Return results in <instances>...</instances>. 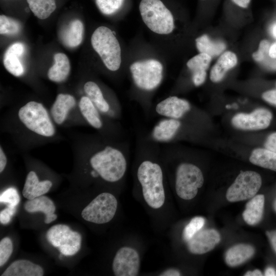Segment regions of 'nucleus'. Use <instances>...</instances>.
I'll list each match as a JSON object with an SVG mask.
<instances>
[{
    "instance_id": "c03bdc74",
    "label": "nucleus",
    "mask_w": 276,
    "mask_h": 276,
    "mask_svg": "<svg viewBox=\"0 0 276 276\" xmlns=\"http://www.w3.org/2000/svg\"><path fill=\"white\" fill-rule=\"evenodd\" d=\"M265 275L266 276H274L276 275L275 270L272 267H268L265 271Z\"/></svg>"
},
{
    "instance_id": "f257e3e1",
    "label": "nucleus",
    "mask_w": 276,
    "mask_h": 276,
    "mask_svg": "<svg viewBox=\"0 0 276 276\" xmlns=\"http://www.w3.org/2000/svg\"><path fill=\"white\" fill-rule=\"evenodd\" d=\"M81 150L86 155L93 178L100 177L106 182L113 183L124 177L129 151L125 143L99 134L88 137Z\"/></svg>"
},
{
    "instance_id": "bb28decb",
    "label": "nucleus",
    "mask_w": 276,
    "mask_h": 276,
    "mask_svg": "<svg viewBox=\"0 0 276 276\" xmlns=\"http://www.w3.org/2000/svg\"><path fill=\"white\" fill-rule=\"evenodd\" d=\"M249 161L254 165L276 171V153L266 148L254 149Z\"/></svg>"
},
{
    "instance_id": "c85d7f7f",
    "label": "nucleus",
    "mask_w": 276,
    "mask_h": 276,
    "mask_svg": "<svg viewBox=\"0 0 276 276\" xmlns=\"http://www.w3.org/2000/svg\"><path fill=\"white\" fill-rule=\"evenodd\" d=\"M270 46L268 40H261L258 50L252 54V56L256 62L268 69L274 70H276V59L272 58L269 55Z\"/></svg>"
},
{
    "instance_id": "4be33fe9",
    "label": "nucleus",
    "mask_w": 276,
    "mask_h": 276,
    "mask_svg": "<svg viewBox=\"0 0 276 276\" xmlns=\"http://www.w3.org/2000/svg\"><path fill=\"white\" fill-rule=\"evenodd\" d=\"M54 64L49 69L47 76L51 81L61 83L66 80L71 71V65L67 56L62 53L54 55Z\"/></svg>"
},
{
    "instance_id": "9d476101",
    "label": "nucleus",
    "mask_w": 276,
    "mask_h": 276,
    "mask_svg": "<svg viewBox=\"0 0 276 276\" xmlns=\"http://www.w3.org/2000/svg\"><path fill=\"white\" fill-rule=\"evenodd\" d=\"M86 96L96 107L107 117L117 121L121 118L122 108L117 101L107 99L101 87L93 81H88L83 85Z\"/></svg>"
},
{
    "instance_id": "9b49d317",
    "label": "nucleus",
    "mask_w": 276,
    "mask_h": 276,
    "mask_svg": "<svg viewBox=\"0 0 276 276\" xmlns=\"http://www.w3.org/2000/svg\"><path fill=\"white\" fill-rule=\"evenodd\" d=\"M140 266L138 252L129 247H123L117 252L112 262V270L116 276H136Z\"/></svg>"
},
{
    "instance_id": "dca6fc26",
    "label": "nucleus",
    "mask_w": 276,
    "mask_h": 276,
    "mask_svg": "<svg viewBox=\"0 0 276 276\" xmlns=\"http://www.w3.org/2000/svg\"><path fill=\"white\" fill-rule=\"evenodd\" d=\"M24 51V44L15 42L11 44L4 54V65L8 72L15 77H20L25 73L24 67L19 58Z\"/></svg>"
},
{
    "instance_id": "0eeeda50",
    "label": "nucleus",
    "mask_w": 276,
    "mask_h": 276,
    "mask_svg": "<svg viewBox=\"0 0 276 276\" xmlns=\"http://www.w3.org/2000/svg\"><path fill=\"white\" fill-rule=\"evenodd\" d=\"M203 182V173L196 165L183 162L176 167L175 187L177 195L181 199L190 200L194 198Z\"/></svg>"
},
{
    "instance_id": "f3484780",
    "label": "nucleus",
    "mask_w": 276,
    "mask_h": 276,
    "mask_svg": "<svg viewBox=\"0 0 276 276\" xmlns=\"http://www.w3.org/2000/svg\"><path fill=\"white\" fill-rule=\"evenodd\" d=\"M212 59L210 55L199 53L187 62V66L192 73V80L195 86H199L204 82L206 71L210 65Z\"/></svg>"
},
{
    "instance_id": "7c9ffc66",
    "label": "nucleus",
    "mask_w": 276,
    "mask_h": 276,
    "mask_svg": "<svg viewBox=\"0 0 276 276\" xmlns=\"http://www.w3.org/2000/svg\"><path fill=\"white\" fill-rule=\"evenodd\" d=\"M124 0H96V4L101 12L105 15L114 14L122 7Z\"/></svg>"
},
{
    "instance_id": "49530a36",
    "label": "nucleus",
    "mask_w": 276,
    "mask_h": 276,
    "mask_svg": "<svg viewBox=\"0 0 276 276\" xmlns=\"http://www.w3.org/2000/svg\"><path fill=\"white\" fill-rule=\"evenodd\" d=\"M274 209L275 211H276V200L275 201V202L274 203Z\"/></svg>"
},
{
    "instance_id": "1a4fd4ad",
    "label": "nucleus",
    "mask_w": 276,
    "mask_h": 276,
    "mask_svg": "<svg viewBox=\"0 0 276 276\" xmlns=\"http://www.w3.org/2000/svg\"><path fill=\"white\" fill-rule=\"evenodd\" d=\"M262 185L260 175L252 171H241L228 188L226 197L230 202L249 199L254 197Z\"/></svg>"
},
{
    "instance_id": "412c9836",
    "label": "nucleus",
    "mask_w": 276,
    "mask_h": 276,
    "mask_svg": "<svg viewBox=\"0 0 276 276\" xmlns=\"http://www.w3.org/2000/svg\"><path fill=\"white\" fill-rule=\"evenodd\" d=\"M43 268L27 260L13 262L2 273V276H42Z\"/></svg>"
},
{
    "instance_id": "e433bc0d",
    "label": "nucleus",
    "mask_w": 276,
    "mask_h": 276,
    "mask_svg": "<svg viewBox=\"0 0 276 276\" xmlns=\"http://www.w3.org/2000/svg\"><path fill=\"white\" fill-rule=\"evenodd\" d=\"M262 98L266 102L276 106V89L267 90L262 94Z\"/></svg>"
},
{
    "instance_id": "2f4dec72",
    "label": "nucleus",
    "mask_w": 276,
    "mask_h": 276,
    "mask_svg": "<svg viewBox=\"0 0 276 276\" xmlns=\"http://www.w3.org/2000/svg\"><path fill=\"white\" fill-rule=\"evenodd\" d=\"M205 220L201 217H195L186 226L183 232V238L188 241L204 226Z\"/></svg>"
},
{
    "instance_id": "72a5a7b5",
    "label": "nucleus",
    "mask_w": 276,
    "mask_h": 276,
    "mask_svg": "<svg viewBox=\"0 0 276 276\" xmlns=\"http://www.w3.org/2000/svg\"><path fill=\"white\" fill-rule=\"evenodd\" d=\"M20 198L14 188H9L0 195V202L15 207L19 202Z\"/></svg>"
},
{
    "instance_id": "6ab92c4d",
    "label": "nucleus",
    "mask_w": 276,
    "mask_h": 276,
    "mask_svg": "<svg viewBox=\"0 0 276 276\" xmlns=\"http://www.w3.org/2000/svg\"><path fill=\"white\" fill-rule=\"evenodd\" d=\"M237 63L238 58L235 53L229 51L222 53L211 70L210 80L214 83L221 81L227 72Z\"/></svg>"
},
{
    "instance_id": "a19ab883",
    "label": "nucleus",
    "mask_w": 276,
    "mask_h": 276,
    "mask_svg": "<svg viewBox=\"0 0 276 276\" xmlns=\"http://www.w3.org/2000/svg\"><path fill=\"white\" fill-rule=\"evenodd\" d=\"M266 234L270 241L271 244L274 251L276 252V236L272 232H267Z\"/></svg>"
},
{
    "instance_id": "aec40b11",
    "label": "nucleus",
    "mask_w": 276,
    "mask_h": 276,
    "mask_svg": "<svg viewBox=\"0 0 276 276\" xmlns=\"http://www.w3.org/2000/svg\"><path fill=\"white\" fill-rule=\"evenodd\" d=\"M24 208L30 213L37 212L43 213L45 215L44 221L46 224L50 223L57 218V216L54 214L56 210L54 203L45 196L41 195L27 200L24 204Z\"/></svg>"
},
{
    "instance_id": "5701e85b",
    "label": "nucleus",
    "mask_w": 276,
    "mask_h": 276,
    "mask_svg": "<svg viewBox=\"0 0 276 276\" xmlns=\"http://www.w3.org/2000/svg\"><path fill=\"white\" fill-rule=\"evenodd\" d=\"M84 30V26L81 20L71 21L61 34V39L64 45L70 48L79 45L83 40Z\"/></svg>"
},
{
    "instance_id": "7ed1b4c3",
    "label": "nucleus",
    "mask_w": 276,
    "mask_h": 276,
    "mask_svg": "<svg viewBox=\"0 0 276 276\" xmlns=\"http://www.w3.org/2000/svg\"><path fill=\"white\" fill-rule=\"evenodd\" d=\"M91 44L107 69L115 72L120 68L122 62L121 47L109 28L105 26L97 28L91 35Z\"/></svg>"
},
{
    "instance_id": "f8f14e48",
    "label": "nucleus",
    "mask_w": 276,
    "mask_h": 276,
    "mask_svg": "<svg viewBox=\"0 0 276 276\" xmlns=\"http://www.w3.org/2000/svg\"><path fill=\"white\" fill-rule=\"evenodd\" d=\"M192 109V106L188 101L171 96L158 102L155 106L154 111L162 118L181 120L188 116Z\"/></svg>"
},
{
    "instance_id": "c756f323",
    "label": "nucleus",
    "mask_w": 276,
    "mask_h": 276,
    "mask_svg": "<svg viewBox=\"0 0 276 276\" xmlns=\"http://www.w3.org/2000/svg\"><path fill=\"white\" fill-rule=\"evenodd\" d=\"M21 29L18 21L5 15L0 16V33L3 35H15Z\"/></svg>"
},
{
    "instance_id": "f03ea898",
    "label": "nucleus",
    "mask_w": 276,
    "mask_h": 276,
    "mask_svg": "<svg viewBox=\"0 0 276 276\" xmlns=\"http://www.w3.org/2000/svg\"><path fill=\"white\" fill-rule=\"evenodd\" d=\"M17 118L22 128L30 134L42 139H51L57 133L50 111L41 103L30 101L17 112Z\"/></svg>"
},
{
    "instance_id": "423d86ee",
    "label": "nucleus",
    "mask_w": 276,
    "mask_h": 276,
    "mask_svg": "<svg viewBox=\"0 0 276 276\" xmlns=\"http://www.w3.org/2000/svg\"><path fill=\"white\" fill-rule=\"evenodd\" d=\"M129 69L134 86L142 91H152L162 82L163 66L157 60L136 61L130 65Z\"/></svg>"
},
{
    "instance_id": "4468645a",
    "label": "nucleus",
    "mask_w": 276,
    "mask_h": 276,
    "mask_svg": "<svg viewBox=\"0 0 276 276\" xmlns=\"http://www.w3.org/2000/svg\"><path fill=\"white\" fill-rule=\"evenodd\" d=\"M76 107L78 102L74 96L69 94H59L49 110L56 125H63Z\"/></svg>"
},
{
    "instance_id": "ddd939ff",
    "label": "nucleus",
    "mask_w": 276,
    "mask_h": 276,
    "mask_svg": "<svg viewBox=\"0 0 276 276\" xmlns=\"http://www.w3.org/2000/svg\"><path fill=\"white\" fill-rule=\"evenodd\" d=\"M272 118L270 111L259 108L249 114L238 113L232 119L233 125L237 128L244 130H260L267 128Z\"/></svg>"
},
{
    "instance_id": "c9c22d12",
    "label": "nucleus",
    "mask_w": 276,
    "mask_h": 276,
    "mask_svg": "<svg viewBox=\"0 0 276 276\" xmlns=\"http://www.w3.org/2000/svg\"><path fill=\"white\" fill-rule=\"evenodd\" d=\"M265 148L276 153V132L267 137L264 144Z\"/></svg>"
},
{
    "instance_id": "a211bd4d",
    "label": "nucleus",
    "mask_w": 276,
    "mask_h": 276,
    "mask_svg": "<svg viewBox=\"0 0 276 276\" xmlns=\"http://www.w3.org/2000/svg\"><path fill=\"white\" fill-rule=\"evenodd\" d=\"M52 186L51 181H40L36 172L30 171L26 177L22 195L28 200L33 199L48 192Z\"/></svg>"
},
{
    "instance_id": "de8ad7c7",
    "label": "nucleus",
    "mask_w": 276,
    "mask_h": 276,
    "mask_svg": "<svg viewBox=\"0 0 276 276\" xmlns=\"http://www.w3.org/2000/svg\"><path fill=\"white\" fill-rule=\"evenodd\" d=\"M273 232V234L275 235V236H276V231H273V232Z\"/></svg>"
},
{
    "instance_id": "393cba45",
    "label": "nucleus",
    "mask_w": 276,
    "mask_h": 276,
    "mask_svg": "<svg viewBox=\"0 0 276 276\" xmlns=\"http://www.w3.org/2000/svg\"><path fill=\"white\" fill-rule=\"evenodd\" d=\"M264 202V196L259 194L253 197L246 203L243 217L248 224L253 225L260 221L263 214Z\"/></svg>"
},
{
    "instance_id": "2eb2a0df",
    "label": "nucleus",
    "mask_w": 276,
    "mask_h": 276,
    "mask_svg": "<svg viewBox=\"0 0 276 276\" xmlns=\"http://www.w3.org/2000/svg\"><path fill=\"white\" fill-rule=\"evenodd\" d=\"M221 240L219 233L215 229H204L197 232L188 241L189 251L200 255L213 249Z\"/></svg>"
},
{
    "instance_id": "f704fd0d",
    "label": "nucleus",
    "mask_w": 276,
    "mask_h": 276,
    "mask_svg": "<svg viewBox=\"0 0 276 276\" xmlns=\"http://www.w3.org/2000/svg\"><path fill=\"white\" fill-rule=\"evenodd\" d=\"M15 212V207L7 205V207L3 210L0 213L1 223L4 225L8 224Z\"/></svg>"
},
{
    "instance_id": "6e6552de",
    "label": "nucleus",
    "mask_w": 276,
    "mask_h": 276,
    "mask_svg": "<svg viewBox=\"0 0 276 276\" xmlns=\"http://www.w3.org/2000/svg\"><path fill=\"white\" fill-rule=\"evenodd\" d=\"M118 202L111 194L104 192L95 197L81 213L86 221L96 224H104L109 222L117 211Z\"/></svg>"
},
{
    "instance_id": "cd10ccee",
    "label": "nucleus",
    "mask_w": 276,
    "mask_h": 276,
    "mask_svg": "<svg viewBox=\"0 0 276 276\" xmlns=\"http://www.w3.org/2000/svg\"><path fill=\"white\" fill-rule=\"evenodd\" d=\"M34 15L40 19L48 18L55 10V0H27Z\"/></svg>"
},
{
    "instance_id": "4c0bfd02",
    "label": "nucleus",
    "mask_w": 276,
    "mask_h": 276,
    "mask_svg": "<svg viewBox=\"0 0 276 276\" xmlns=\"http://www.w3.org/2000/svg\"><path fill=\"white\" fill-rule=\"evenodd\" d=\"M7 163V158L2 145L0 146V173L4 170Z\"/></svg>"
},
{
    "instance_id": "b1692460",
    "label": "nucleus",
    "mask_w": 276,
    "mask_h": 276,
    "mask_svg": "<svg viewBox=\"0 0 276 276\" xmlns=\"http://www.w3.org/2000/svg\"><path fill=\"white\" fill-rule=\"evenodd\" d=\"M254 253L255 249L252 246L245 244H237L226 251L225 262L231 267L239 266L249 260Z\"/></svg>"
},
{
    "instance_id": "39448f33",
    "label": "nucleus",
    "mask_w": 276,
    "mask_h": 276,
    "mask_svg": "<svg viewBox=\"0 0 276 276\" xmlns=\"http://www.w3.org/2000/svg\"><path fill=\"white\" fill-rule=\"evenodd\" d=\"M78 107L84 121L96 130L99 134L118 140L122 132L121 125L101 113L86 96L80 98L78 102Z\"/></svg>"
},
{
    "instance_id": "37998d69",
    "label": "nucleus",
    "mask_w": 276,
    "mask_h": 276,
    "mask_svg": "<svg viewBox=\"0 0 276 276\" xmlns=\"http://www.w3.org/2000/svg\"><path fill=\"white\" fill-rule=\"evenodd\" d=\"M244 275L245 276H261L262 275V272L258 269H256L253 271H248L246 272Z\"/></svg>"
},
{
    "instance_id": "ea45409f",
    "label": "nucleus",
    "mask_w": 276,
    "mask_h": 276,
    "mask_svg": "<svg viewBox=\"0 0 276 276\" xmlns=\"http://www.w3.org/2000/svg\"><path fill=\"white\" fill-rule=\"evenodd\" d=\"M237 6L242 8H246L248 7L251 0H232Z\"/></svg>"
},
{
    "instance_id": "79ce46f5",
    "label": "nucleus",
    "mask_w": 276,
    "mask_h": 276,
    "mask_svg": "<svg viewBox=\"0 0 276 276\" xmlns=\"http://www.w3.org/2000/svg\"><path fill=\"white\" fill-rule=\"evenodd\" d=\"M269 56L274 59H276V42L272 44L269 49Z\"/></svg>"
},
{
    "instance_id": "473e14b6",
    "label": "nucleus",
    "mask_w": 276,
    "mask_h": 276,
    "mask_svg": "<svg viewBox=\"0 0 276 276\" xmlns=\"http://www.w3.org/2000/svg\"><path fill=\"white\" fill-rule=\"evenodd\" d=\"M13 250V243L9 237H5L0 242V267L9 259Z\"/></svg>"
},
{
    "instance_id": "a878e982",
    "label": "nucleus",
    "mask_w": 276,
    "mask_h": 276,
    "mask_svg": "<svg viewBox=\"0 0 276 276\" xmlns=\"http://www.w3.org/2000/svg\"><path fill=\"white\" fill-rule=\"evenodd\" d=\"M195 42L199 53L208 54L212 58L220 55L226 49V44L224 42L212 40L206 34L197 37Z\"/></svg>"
},
{
    "instance_id": "58836bf2",
    "label": "nucleus",
    "mask_w": 276,
    "mask_h": 276,
    "mask_svg": "<svg viewBox=\"0 0 276 276\" xmlns=\"http://www.w3.org/2000/svg\"><path fill=\"white\" fill-rule=\"evenodd\" d=\"M160 275L161 276H179L180 275V272L174 269L166 270L163 272Z\"/></svg>"
},
{
    "instance_id": "20e7f679",
    "label": "nucleus",
    "mask_w": 276,
    "mask_h": 276,
    "mask_svg": "<svg viewBox=\"0 0 276 276\" xmlns=\"http://www.w3.org/2000/svg\"><path fill=\"white\" fill-rule=\"evenodd\" d=\"M139 10L143 22L154 33L167 35L173 31V16L160 0H141Z\"/></svg>"
},
{
    "instance_id": "a18cd8bd",
    "label": "nucleus",
    "mask_w": 276,
    "mask_h": 276,
    "mask_svg": "<svg viewBox=\"0 0 276 276\" xmlns=\"http://www.w3.org/2000/svg\"><path fill=\"white\" fill-rule=\"evenodd\" d=\"M273 34L274 37H276V25L274 26V27L273 28Z\"/></svg>"
}]
</instances>
